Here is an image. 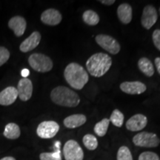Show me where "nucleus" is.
Segmentation results:
<instances>
[{"mask_svg":"<svg viewBox=\"0 0 160 160\" xmlns=\"http://www.w3.org/2000/svg\"><path fill=\"white\" fill-rule=\"evenodd\" d=\"M18 97L17 88L9 86L0 92V105L8 106L15 102Z\"/></svg>","mask_w":160,"mask_h":160,"instance_id":"2eb2a0df","label":"nucleus"},{"mask_svg":"<svg viewBox=\"0 0 160 160\" xmlns=\"http://www.w3.org/2000/svg\"><path fill=\"white\" fill-rule=\"evenodd\" d=\"M62 17L59 11L54 8L47 9L42 13L41 21L47 25L55 26L61 22Z\"/></svg>","mask_w":160,"mask_h":160,"instance_id":"ddd939ff","label":"nucleus"},{"mask_svg":"<svg viewBox=\"0 0 160 160\" xmlns=\"http://www.w3.org/2000/svg\"><path fill=\"white\" fill-rule=\"evenodd\" d=\"M28 63L31 68L39 73L49 72L53 68V62L51 58L42 53H35L30 56Z\"/></svg>","mask_w":160,"mask_h":160,"instance_id":"20e7f679","label":"nucleus"},{"mask_svg":"<svg viewBox=\"0 0 160 160\" xmlns=\"http://www.w3.org/2000/svg\"><path fill=\"white\" fill-rule=\"evenodd\" d=\"M60 142H56L54 152H44L40 153V160H62V153L60 151Z\"/></svg>","mask_w":160,"mask_h":160,"instance_id":"412c9836","label":"nucleus"},{"mask_svg":"<svg viewBox=\"0 0 160 160\" xmlns=\"http://www.w3.org/2000/svg\"><path fill=\"white\" fill-rule=\"evenodd\" d=\"M63 154L65 160H83L84 152L77 141L70 139L63 147Z\"/></svg>","mask_w":160,"mask_h":160,"instance_id":"423d86ee","label":"nucleus"},{"mask_svg":"<svg viewBox=\"0 0 160 160\" xmlns=\"http://www.w3.org/2000/svg\"><path fill=\"white\" fill-rule=\"evenodd\" d=\"M10 58V52L6 48L0 46V67L8 62Z\"/></svg>","mask_w":160,"mask_h":160,"instance_id":"cd10ccee","label":"nucleus"},{"mask_svg":"<svg viewBox=\"0 0 160 160\" xmlns=\"http://www.w3.org/2000/svg\"><path fill=\"white\" fill-rule=\"evenodd\" d=\"M8 27L10 29L13 30L17 37H22L25 33L27 27V22L25 18L20 16H16L9 20Z\"/></svg>","mask_w":160,"mask_h":160,"instance_id":"dca6fc26","label":"nucleus"},{"mask_svg":"<svg viewBox=\"0 0 160 160\" xmlns=\"http://www.w3.org/2000/svg\"><path fill=\"white\" fill-rule=\"evenodd\" d=\"M117 160H133L131 152L126 146L120 147L117 152Z\"/></svg>","mask_w":160,"mask_h":160,"instance_id":"a878e982","label":"nucleus"},{"mask_svg":"<svg viewBox=\"0 0 160 160\" xmlns=\"http://www.w3.org/2000/svg\"><path fill=\"white\" fill-rule=\"evenodd\" d=\"M110 124V119H103L102 120L97 123L94 126V132L97 133V136L100 137H102L107 133L108 129Z\"/></svg>","mask_w":160,"mask_h":160,"instance_id":"5701e85b","label":"nucleus"},{"mask_svg":"<svg viewBox=\"0 0 160 160\" xmlns=\"http://www.w3.org/2000/svg\"><path fill=\"white\" fill-rule=\"evenodd\" d=\"M138 67L142 73L147 77H151L154 74V67L153 63L149 59L146 57H142L138 61Z\"/></svg>","mask_w":160,"mask_h":160,"instance_id":"6ab92c4d","label":"nucleus"},{"mask_svg":"<svg viewBox=\"0 0 160 160\" xmlns=\"http://www.w3.org/2000/svg\"><path fill=\"white\" fill-rule=\"evenodd\" d=\"M152 39L154 46L157 48L160 51V30L157 29L153 32L152 34Z\"/></svg>","mask_w":160,"mask_h":160,"instance_id":"c85d7f7f","label":"nucleus"},{"mask_svg":"<svg viewBox=\"0 0 160 160\" xmlns=\"http://www.w3.org/2000/svg\"><path fill=\"white\" fill-rule=\"evenodd\" d=\"M139 160H160V159L159 156L154 152L145 151L139 155Z\"/></svg>","mask_w":160,"mask_h":160,"instance_id":"bb28decb","label":"nucleus"},{"mask_svg":"<svg viewBox=\"0 0 160 160\" xmlns=\"http://www.w3.org/2000/svg\"><path fill=\"white\" fill-rule=\"evenodd\" d=\"M95 41L100 47L111 54L116 55L120 51L121 46L117 39L109 35L99 34L95 37Z\"/></svg>","mask_w":160,"mask_h":160,"instance_id":"0eeeda50","label":"nucleus"},{"mask_svg":"<svg viewBox=\"0 0 160 160\" xmlns=\"http://www.w3.org/2000/svg\"><path fill=\"white\" fill-rule=\"evenodd\" d=\"M59 131V125L55 121H44L38 125L37 133L42 139H51Z\"/></svg>","mask_w":160,"mask_h":160,"instance_id":"6e6552de","label":"nucleus"},{"mask_svg":"<svg viewBox=\"0 0 160 160\" xmlns=\"http://www.w3.org/2000/svg\"><path fill=\"white\" fill-rule=\"evenodd\" d=\"M41 41V34L39 32L34 31L25 39L19 46V50L23 53H27L35 49Z\"/></svg>","mask_w":160,"mask_h":160,"instance_id":"4468645a","label":"nucleus"},{"mask_svg":"<svg viewBox=\"0 0 160 160\" xmlns=\"http://www.w3.org/2000/svg\"><path fill=\"white\" fill-rule=\"evenodd\" d=\"M84 22L91 26H95L99 22V17L95 11L92 10H88L84 12L82 15Z\"/></svg>","mask_w":160,"mask_h":160,"instance_id":"4be33fe9","label":"nucleus"},{"mask_svg":"<svg viewBox=\"0 0 160 160\" xmlns=\"http://www.w3.org/2000/svg\"><path fill=\"white\" fill-rule=\"evenodd\" d=\"M21 131L19 125L16 123L11 122L5 126V131H4V137L8 139H17L20 137Z\"/></svg>","mask_w":160,"mask_h":160,"instance_id":"aec40b11","label":"nucleus"},{"mask_svg":"<svg viewBox=\"0 0 160 160\" xmlns=\"http://www.w3.org/2000/svg\"><path fill=\"white\" fill-rule=\"evenodd\" d=\"M133 142L138 147L156 148L160 144V139L155 133L144 131L133 137Z\"/></svg>","mask_w":160,"mask_h":160,"instance_id":"39448f33","label":"nucleus"},{"mask_svg":"<svg viewBox=\"0 0 160 160\" xmlns=\"http://www.w3.org/2000/svg\"><path fill=\"white\" fill-rule=\"evenodd\" d=\"M99 2H101L102 5H113V3H115L114 0H101V1H99Z\"/></svg>","mask_w":160,"mask_h":160,"instance_id":"c756f323","label":"nucleus"},{"mask_svg":"<svg viewBox=\"0 0 160 160\" xmlns=\"http://www.w3.org/2000/svg\"><path fill=\"white\" fill-rule=\"evenodd\" d=\"M0 160H16V159L14 157H3L2 159H1Z\"/></svg>","mask_w":160,"mask_h":160,"instance_id":"473e14b6","label":"nucleus"},{"mask_svg":"<svg viewBox=\"0 0 160 160\" xmlns=\"http://www.w3.org/2000/svg\"><path fill=\"white\" fill-rule=\"evenodd\" d=\"M147 124V117L141 113H138L133 115L126 122V128L130 131H139L145 128Z\"/></svg>","mask_w":160,"mask_h":160,"instance_id":"f8f14e48","label":"nucleus"},{"mask_svg":"<svg viewBox=\"0 0 160 160\" xmlns=\"http://www.w3.org/2000/svg\"><path fill=\"white\" fill-rule=\"evenodd\" d=\"M112 65V59L108 54L97 53L89 57L86 62V68L91 76L102 77L109 71Z\"/></svg>","mask_w":160,"mask_h":160,"instance_id":"f03ea898","label":"nucleus"},{"mask_svg":"<svg viewBox=\"0 0 160 160\" xmlns=\"http://www.w3.org/2000/svg\"><path fill=\"white\" fill-rule=\"evenodd\" d=\"M64 77L68 84L76 90L82 89L89 80L88 72L77 62H71L67 65L64 71Z\"/></svg>","mask_w":160,"mask_h":160,"instance_id":"f257e3e1","label":"nucleus"},{"mask_svg":"<svg viewBox=\"0 0 160 160\" xmlns=\"http://www.w3.org/2000/svg\"><path fill=\"white\" fill-rule=\"evenodd\" d=\"M119 87L122 91L131 95L141 94L147 90V87L145 84L139 81L124 82Z\"/></svg>","mask_w":160,"mask_h":160,"instance_id":"9b49d317","label":"nucleus"},{"mask_svg":"<svg viewBox=\"0 0 160 160\" xmlns=\"http://www.w3.org/2000/svg\"><path fill=\"white\" fill-rule=\"evenodd\" d=\"M154 62H155L156 68H157L158 73H159V75H160V57L156 58Z\"/></svg>","mask_w":160,"mask_h":160,"instance_id":"7c9ffc66","label":"nucleus"},{"mask_svg":"<svg viewBox=\"0 0 160 160\" xmlns=\"http://www.w3.org/2000/svg\"><path fill=\"white\" fill-rule=\"evenodd\" d=\"M159 13H160V8H159Z\"/></svg>","mask_w":160,"mask_h":160,"instance_id":"72a5a7b5","label":"nucleus"},{"mask_svg":"<svg viewBox=\"0 0 160 160\" xmlns=\"http://www.w3.org/2000/svg\"><path fill=\"white\" fill-rule=\"evenodd\" d=\"M17 89L19 99L23 102L28 101L33 94V84L31 80L28 78L21 79L18 82Z\"/></svg>","mask_w":160,"mask_h":160,"instance_id":"9d476101","label":"nucleus"},{"mask_svg":"<svg viewBox=\"0 0 160 160\" xmlns=\"http://www.w3.org/2000/svg\"><path fill=\"white\" fill-rule=\"evenodd\" d=\"M84 145L90 151H94L98 147V140L97 137L93 134H86L84 136L82 139Z\"/></svg>","mask_w":160,"mask_h":160,"instance_id":"b1692460","label":"nucleus"},{"mask_svg":"<svg viewBox=\"0 0 160 160\" xmlns=\"http://www.w3.org/2000/svg\"><path fill=\"white\" fill-rule=\"evenodd\" d=\"M132 7L128 3H122L117 8V16L122 23L129 24L132 20Z\"/></svg>","mask_w":160,"mask_h":160,"instance_id":"a211bd4d","label":"nucleus"},{"mask_svg":"<svg viewBox=\"0 0 160 160\" xmlns=\"http://www.w3.org/2000/svg\"><path fill=\"white\" fill-rule=\"evenodd\" d=\"M124 114L119 110L115 109L112 112L111 117H110V122H111L113 125L117 128H121L124 122Z\"/></svg>","mask_w":160,"mask_h":160,"instance_id":"393cba45","label":"nucleus"},{"mask_svg":"<svg viewBox=\"0 0 160 160\" xmlns=\"http://www.w3.org/2000/svg\"><path fill=\"white\" fill-rule=\"evenodd\" d=\"M21 73H22V76L24 78H27L28 76L30 74V71L28 69L25 68V69H24V70H22V71Z\"/></svg>","mask_w":160,"mask_h":160,"instance_id":"2f4dec72","label":"nucleus"},{"mask_svg":"<svg viewBox=\"0 0 160 160\" xmlns=\"http://www.w3.org/2000/svg\"><path fill=\"white\" fill-rule=\"evenodd\" d=\"M51 99L56 105L63 107L74 108L80 103V98L77 92L65 86H58L52 90Z\"/></svg>","mask_w":160,"mask_h":160,"instance_id":"7ed1b4c3","label":"nucleus"},{"mask_svg":"<svg viewBox=\"0 0 160 160\" xmlns=\"http://www.w3.org/2000/svg\"><path fill=\"white\" fill-rule=\"evenodd\" d=\"M87 121V118L84 114H73L68 116L64 119V125L68 128H77L83 125Z\"/></svg>","mask_w":160,"mask_h":160,"instance_id":"f3484780","label":"nucleus"},{"mask_svg":"<svg viewBox=\"0 0 160 160\" xmlns=\"http://www.w3.org/2000/svg\"><path fill=\"white\" fill-rule=\"evenodd\" d=\"M158 19L157 9L153 5H148L144 8L141 18V23L144 28L151 29Z\"/></svg>","mask_w":160,"mask_h":160,"instance_id":"1a4fd4ad","label":"nucleus"}]
</instances>
